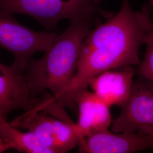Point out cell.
<instances>
[{"instance_id":"ba28073f","label":"cell","mask_w":153,"mask_h":153,"mask_svg":"<svg viewBox=\"0 0 153 153\" xmlns=\"http://www.w3.org/2000/svg\"><path fill=\"white\" fill-rule=\"evenodd\" d=\"M74 99L78 111L74 128L78 142L94 133L108 129L112 123L109 105L87 88L78 91Z\"/></svg>"},{"instance_id":"9c48e42d","label":"cell","mask_w":153,"mask_h":153,"mask_svg":"<svg viewBox=\"0 0 153 153\" xmlns=\"http://www.w3.org/2000/svg\"><path fill=\"white\" fill-rule=\"evenodd\" d=\"M37 99L31 98L23 72L14 64L0 62V122L7 120L16 109L25 112L33 108Z\"/></svg>"},{"instance_id":"3957f363","label":"cell","mask_w":153,"mask_h":153,"mask_svg":"<svg viewBox=\"0 0 153 153\" xmlns=\"http://www.w3.org/2000/svg\"><path fill=\"white\" fill-rule=\"evenodd\" d=\"M99 4L96 0H0V11L27 15L53 31L62 19L76 23L90 16L108 19L115 14Z\"/></svg>"},{"instance_id":"9a60e30c","label":"cell","mask_w":153,"mask_h":153,"mask_svg":"<svg viewBox=\"0 0 153 153\" xmlns=\"http://www.w3.org/2000/svg\"><path fill=\"white\" fill-rule=\"evenodd\" d=\"M149 2L151 4V5L153 6V0H150V1H149Z\"/></svg>"},{"instance_id":"6da1fadb","label":"cell","mask_w":153,"mask_h":153,"mask_svg":"<svg viewBox=\"0 0 153 153\" xmlns=\"http://www.w3.org/2000/svg\"><path fill=\"white\" fill-rule=\"evenodd\" d=\"M152 7L148 1L141 11H134L129 0H122L119 13L91 30L83 42L76 74L61 106L76 110V93L88 88L90 80L99 73L140 64L139 49L153 28Z\"/></svg>"},{"instance_id":"277c9868","label":"cell","mask_w":153,"mask_h":153,"mask_svg":"<svg viewBox=\"0 0 153 153\" xmlns=\"http://www.w3.org/2000/svg\"><path fill=\"white\" fill-rule=\"evenodd\" d=\"M59 35L35 31L19 23L11 14L0 11V47L13 55V64L23 73L33 55L47 51Z\"/></svg>"},{"instance_id":"7a4b0ae2","label":"cell","mask_w":153,"mask_h":153,"mask_svg":"<svg viewBox=\"0 0 153 153\" xmlns=\"http://www.w3.org/2000/svg\"><path fill=\"white\" fill-rule=\"evenodd\" d=\"M95 17L71 23L41 59L28 62L24 73L31 98L48 93L60 105L76 74L82 44L91 30Z\"/></svg>"},{"instance_id":"5b68a950","label":"cell","mask_w":153,"mask_h":153,"mask_svg":"<svg viewBox=\"0 0 153 153\" xmlns=\"http://www.w3.org/2000/svg\"><path fill=\"white\" fill-rule=\"evenodd\" d=\"M9 123L19 129L33 132L52 153H66L78 145L75 123H71L49 115L36 105Z\"/></svg>"},{"instance_id":"8fae6325","label":"cell","mask_w":153,"mask_h":153,"mask_svg":"<svg viewBox=\"0 0 153 153\" xmlns=\"http://www.w3.org/2000/svg\"><path fill=\"white\" fill-rule=\"evenodd\" d=\"M0 134L10 149L26 153H52L31 131H21L7 120L0 122Z\"/></svg>"},{"instance_id":"52a82bcc","label":"cell","mask_w":153,"mask_h":153,"mask_svg":"<svg viewBox=\"0 0 153 153\" xmlns=\"http://www.w3.org/2000/svg\"><path fill=\"white\" fill-rule=\"evenodd\" d=\"M82 153H131L153 149V137L139 131H99L80 140L78 145Z\"/></svg>"},{"instance_id":"30bf717a","label":"cell","mask_w":153,"mask_h":153,"mask_svg":"<svg viewBox=\"0 0 153 153\" xmlns=\"http://www.w3.org/2000/svg\"><path fill=\"white\" fill-rule=\"evenodd\" d=\"M134 70L125 66L102 72L88 82L94 93L110 107H122L129 98L133 86Z\"/></svg>"},{"instance_id":"8992f818","label":"cell","mask_w":153,"mask_h":153,"mask_svg":"<svg viewBox=\"0 0 153 153\" xmlns=\"http://www.w3.org/2000/svg\"><path fill=\"white\" fill-rule=\"evenodd\" d=\"M134 82L131 94L112 123L115 132H137L143 126H153V83L142 78Z\"/></svg>"},{"instance_id":"2e32d148","label":"cell","mask_w":153,"mask_h":153,"mask_svg":"<svg viewBox=\"0 0 153 153\" xmlns=\"http://www.w3.org/2000/svg\"><path fill=\"white\" fill-rule=\"evenodd\" d=\"M97 1V2L99 3V4H100V2L102 1H103V0H96ZM149 1H150V0H149Z\"/></svg>"},{"instance_id":"4fadbf2b","label":"cell","mask_w":153,"mask_h":153,"mask_svg":"<svg viewBox=\"0 0 153 153\" xmlns=\"http://www.w3.org/2000/svg\"><path fill=\"white\" fill-rule=\"evenodd\" d=\"M137 131L148 134L153 137V126H142Z\"/></svg>"},{"instance_id":"7c38bea8","label":"cell","mask_w":153,"mask_h":153,"mask_svg":"<svg viewBox=\"0 0 153 153\" xmlns=\"http://www.w3.org/2000/svg\"><path fill=\"white\" fill-rule=\"evenodd\" d=\"M145 44V53L139 64L138 72L142 78L153 83V28L148 33Z\"/></svg>"},{"instance_id":"5bb4252c","label":"cell","mask_w":153,"mask_h":153,"mask_svg":"<svg viewBox=\"0 0 153 153\" xmlns=\"http://www.w3.org/2000/svg\"><path fill=\"white\" fill-rule=\"evenodd\" d=\"M9 150H10V148L8 146L7 144L6 143L5 141L4 140L3 138L2 137L0 134V153L5 152Z\"/></svg>"}]
</instances>
